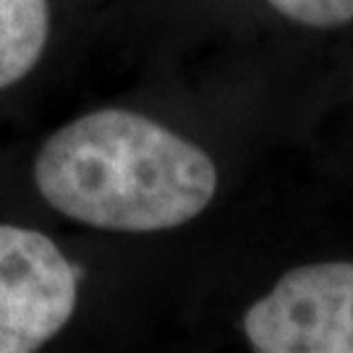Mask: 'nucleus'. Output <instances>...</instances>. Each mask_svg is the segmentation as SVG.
Here are the masks:
<instances>
[{"instance_id": "nucleus-1", "label": "nucleus", "mask_w": 353, "mask_h": 353, "mask_svg": "<svg viewBox=\"0 0 353 353\" xmlns=\"http://www.w3.org/2000/svg\"><path fill=\"white\" fill-rule=\"evenodd\" d=\"M34 183L52 210L115 233H157L194 220L217 191L212 157L131 110H94L42 144Z\"/></svg>"}, {"instance_id": "nucleus-5", "label": "nucleus", "mask_w": 353, "mask_h": 353, "mask_svg": "<svg viewBox=\"0 0 353 353\" xmlns=\"http://www.w3.org/2000/svg\"><path fill=\"white\" fill-rule=\"evenodd\" d=\"M290 21L314 29H332L353 21V0H267Z\"/></svg>"}, {"instance_id": "nucleus-3", "label": "nucleus", "mask_w": 353, "mask_h": 353, "mask_svg": "<svg viewBox=\"0 0 353 353\" xmlns=\"http://www.w3.org/2000/svg\"><path fill=\"white\" fill-rule=\"evenodd\" d=\"M79 270L45 233L0 223V353H32L71 319Z\"/></svg>"}, {"instance_id": "nucleus-2", "label": "nucleus", "mask_w": 353, "mask_h": 353, "mask_svg": "<svg viewBox=\"0 0 353 353\" xmlns=\"http://www.w3.org/2000/svg\"><path fill=\"white\" fill-rule=\"evenodd\" d=\"M259 353H353V262H316L285 272L243 314Z\"/></svg>"}, {"instance_id": "nucleus-4", "label": "nucleus", "mask_w": 353, "mask_h": 353, "mask_svg": "<svg viewBox=\"0 0 353 353\" xmlns=\"http://www.w3.org/2000/svg\"><path fill=\"white\" fill-rule=\"evenodd\" d=\"M50 34L48 0H0V89L39 63Z\"/></svg>"}]
</instances>
